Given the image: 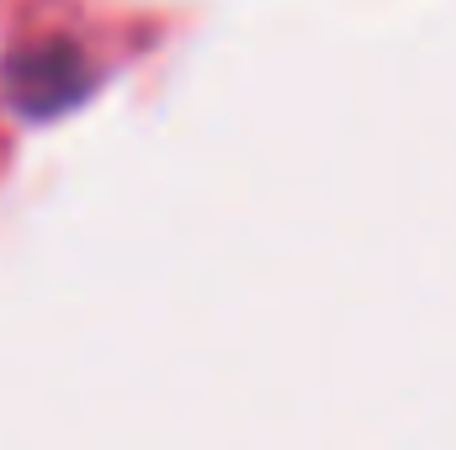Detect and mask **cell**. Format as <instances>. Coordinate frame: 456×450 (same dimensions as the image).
I'll return each instance as SVG.
<instances>
[{"label":"cell","instance_id":"1","mask_svg":"<svg viewBox=\"0 0 456 450\" xmlns=\"http://www.w3.org/2000/svg\"><path fill=\"white\" fill-rule=\"evenodd\" d=\"M86 85H91L86 59L69 43H43V48L11 59V96H16L21 112H32V117L64 112Z\"/></svg>","mask_w":456,"mask_h":450}]
</instances>
